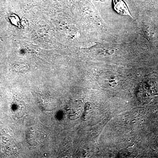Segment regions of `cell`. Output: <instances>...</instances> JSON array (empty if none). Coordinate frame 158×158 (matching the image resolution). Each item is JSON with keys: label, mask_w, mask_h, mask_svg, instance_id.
<instances>
[{"label": "cell", "mask_w": 158, "mask_h": 158, "mask_svg": "<svg viewBox=\"0 0 158 158\" xmlns=\"http://www.w3.org/2000/svg\"><path fill=\"white\" fill-rule=\"evenodd\" d=\"M114 9L115 11L123 15H127L132 17L126 3L123 0H113Z\"/></svg>", "instance_id": "1"}, {"label": "cell", "mask_w": 158, "mask_h": 158, "mask_svg": "<svg viewBox=\"0 0 158 158\" xmlns=\"http://www.w3.org/2000/svg\"><path fill=\"white\" fill-rule=\"evenodd\" d=\"M40 103H41V106L44 107V108H49L48 107H50V108H52L53 106V104L52 99V98H48L47 97H43L40 99Z\"/></svg>", "instance_id": "2"}]
</instances>
